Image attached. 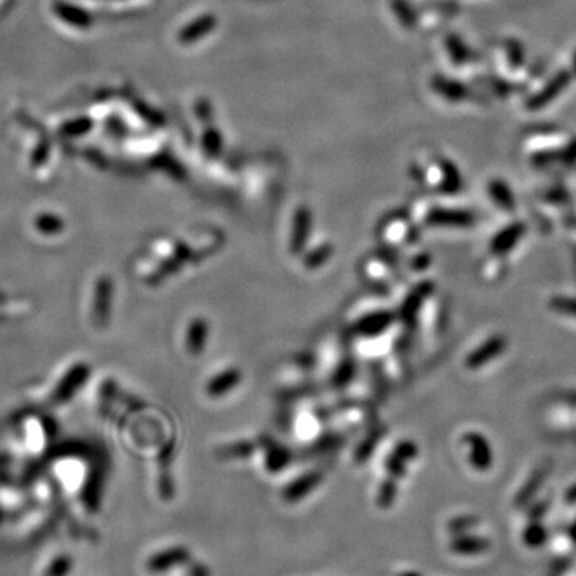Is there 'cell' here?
Returning a JSON list of instances; mask_svg holds the SVG:
<instances>
[{
	"mask_svg": "<svg viewBox=\"0 0 576 576\" xmlns=\"http://www.w3.org/2000/svg\"><path fill=\"white\" fill-rule=\"evenodd\" d=\"M189 560H191V554H189L188 548L174 546L167 549V551L154 554L147 560V570L151 573H163L178 567V565L189 564Z\"/></svg>",
	"mask_w": 576,
	"mask_h": 576,
	"instance_id": "obj_1",
	"label": "cell"
},
{
	"mask_svg": "<svg viewBox=\"0 0 576 576\" xmlns=\"http://www.w3.org/2000/svg\"><path fill=\"white\" fill-rule=\"evenodd\" d=\"M466 445L469 447V462L477 471H487L492 466V451L488 442L477 432H471L465 437Z\"/></svg>",
	"mask_w": 576,
	"mask_h": 576,
	"instance_id": "obj_2",
	"label": "cell"
},
{
	"mask_svg": "<svg viewBox=\"0 0 576 576\" xmlns=\"http://www.w3.org/2000/svg\"><path fill=\"white\" fill-rule=\"evenodd\" d=\"M451 551L460 555H479L487 552L492 548V543L483 537H472V534H456L450 544Z\"/></svg>",
	"mask_w": 576,
	"mask_h": 576,
	"instance_id": "obj_3",
	"label": "cell"
},
{
	"mask_svg": "<svg viewBox=\"0 0 576 576\" xmlns=\"http://www.w3.org/2000/svg\"><path fill=\"white\" fill-rule=\"evenodd\" d=\"M318 482H321V476L318 474H307L305 477H301V479L291 482L290 485L285 488L284 498L290 503L300 501L303 496L307 495V493H311L314 488H316Z\"/></svg>",
	"mask_w": 576,
	"mask_h": 576,
	"instance_id": "obj_4",
	"label": "cell"
},
{
	"mask_svg": "<svg viewBox=\"0 0 576 576\" xmlns=\"http://www.w3.org/2000/svg\"><path fill=\"white\" fill-rule=\"evenodd\" d=\"M487 348H479L477 351H472L469 354V357H467V365H469L471 368L474 367H480L485 362H488V357H493L495 354L500 352L504 348H506V343H504L503 338H492L490 341L485 343Z\"/></svg>",
	"mask_w": 576,
	"mask_h": 576,
	"instance_id": "obj_5",
	"label": "cell"
},
{
	"mask_svg": "<svg viewBox=\"0 0 576 576\" xmlns=\"http://www.w3.org/2000/svg\"><path fill=\"white\" fill-rule=\"evenodd\" d=\"M208 330H207V322H204L202 318H195V322L189 328L188 333V348L191 349L192 352L202 351L204 349V338L207 339Z\"/></svg>",
	"mask_w": 576,
	"mask_h": 576,
	"instance_id": "obj_6",
	"label": "cell"
},
{
	"mask_svg": "<svg viewBox=\"0 0 576 576\" xmlns=\"http://www.w3.org/2000/svg\"><path fill=\"white\" fill-rule=\"evenodd\" d=\"M522 539L528 548H539L548 541V532L541 523H539L538 521H534L530 523L525 530H523Z\"/></svg>",
	"mask_w": 576,
	"mask_h": 576,
	"instance_id": "obj_7",
	"label": "cell"
},
{
	"mask_svg": "<svg viewBox=\"0 0 576 576\" xmlns=\"http://www.w3.org/2000/svg\"><path fill=\"white\" fill-rule=\"evenodd\" d=\"M521 228H509V229H504L501 234H498L495 239H493V250L498 251H507L511 250L514 245H516L517 239L521 237Z\"/></svg>",
	"mask_w": 576,
	"mask_h": 576,
	"instance_id": "obj_8",
	"label": "cell"
},
{
	"mask_svg": "<svg viewBox=\"0 0 576 576\" xmlns=\"http://www.w3.org/2000/svg\"><path fill=\"white\" fill-rule=\"evenodd\" d=\"M237 378H239V375L235 373V370H226V373L216 375L212 381H210V393L219 394L231 388H234L235 384H229V381L237 383Z\"/></svg>",
	"mask_w": 576,
	"mask_h": 576,
	"instance_id": "obj_9",
	"label": "cell"
},
{
	"mask_svg": "<svg viewBox=\"0 0 576 576\" xmlns=\"http://www.w3.org/2000/svg\"><path fill=\"white\" fill-rule=\"evenodd\" d=\"M543 479H544V472L543 471L534 472V476L527 482V485L523 487V490L517 495V504H523L525 501H528L530 498L534 495V492L538 490L539 485L543 483Z\"/></svg>",
	"mask_w": 576,
	"mask_h": 576,
	"instance_id": "obj_10",
	"label": "cell"
},
{
	"mask_svg": "<svg viewBox=\"0 0 576 576\" xmlns=\"http://www.w3.org/2000/svg\"><path fill=\"white\" fill-rule=\"evenodd\" d=\"M72 568V560L69 555H60L51 562L45 572V576H68Z\"/></svg>",
	"mask_w": 576,
	"mask_h": 576,
	"instance_id": "obj_11",
	"label": "cell"
},
{
	"mask_svg": "<svg viewBox=\"0 0 576 576\" xmlns=\"http://www.w3.org/2000/svg\"><path fill=\"white\" fill-rule=\"evenodd\" d=\"M395 493H397V487H395V483L393 480L384 482L383 485H381V488H379V495H378L379 506H381V507H389L390 504L394 503Z\"/></svg>",
	"mask_w": 576,
	"mask_h": 576,
	"instance_id": "obj_12",
	"label": "cell"
},
{
	"mask_svg": "<svg viewBox=\"0 0 576 576\" xmlns=\"http://www.w3.org/2000/svg\"><path fill=\"white\" fill-rule=\"evenodd\" d=\"M479 522L476 517H458L450 522V530L456 534H462L466 530L476 527V523Z\"/></svg>",
	"mask_w": 576,
	"mask_h": 576,
	"instance_id": "obj_13",
	"label": "cell"
},
{
	"mask_svg": "<svg viewBox=\"0 0 576 576\" xmlns=\"http://www.w3.org/2000/svg\"><path fill=\"white\" fill-rule=\"evenodd\" d=\"M186 576H212V573H210V568L207 567V565L192 562L188 565Z\"/></svg>",
	"mask_w": 576,
	"mask_h": 576,
	"instance_id": "obj_14",
	"label": "cell"
},
{
	"mask_svg": "<svg viewBox=\"0 0 576 576\" xmlns=\"http://www.w3.org/2000/svg\"><path fill=\"white\" fill-rule=\"evenodd\" d=\"M554 305H555L554 309H557L560 312L576 314V301H568L564 298V300H555Z\"/></svg>",
	"mask_w": 576,
	"mask_h": 576,
	"instance_id": "obj_15",
	"label": "cell"
},
{
	"mask_svg": "<svg viewBox=\"0 0 576 576\" xmlns=\"http://www.w3.org/2000/svg\"><path fill=\"white\" fill-rule=\"evenodd\" d=\"M565 498H567V501L570 504H575L576 503V485H573L572 488H570V490L567 492V495H565Z\"/></svg>",
	"mask_w": 576,
	"mask_h": 576,
	"instance_id": "obj_16",
	"label": "cell"
},
{
	"mask_svg": "<svg viewBox=\"0 0 576 576\" xmlns=\"http://www.w3.org/2000/svg\"><path fill=\"white\" fill-rule=\"evenodd\" d=\"M570 538H572V541L576 543V521L572 527H570Z\"/></svg>",
	"mask_w": 576,
	"mask_h": 576,
	"instance_id": "obj_17",
	"label": "cell"
},
{
	"mask_svg": "<svg viewBox=\"0 0 576 576\" xmlns=\"http://www.w3.org/2000/svg\"><path fill=\"white\" fill-rule=\"evenodd\" d=\"M399 576H421V575L420 573H415V572H405V573L399 575Z\"/></svg>",
	"mask_w": 576,
	"mask_h": 576,
	"instance_id": "obj_18",
	"label": "cell"
}]
</instances>
